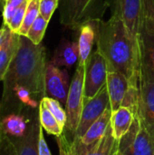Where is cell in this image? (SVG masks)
<instances>
[{
    "label": "cell",
    "instance_id": "obj_22",
    "mask_svg": "<svg viewBox=\"0 0 154 155\" xmlns=\"http://www.w3.org/2000/svg\"><path fill=\"white\" fill-rule=\"evenodd\" d=\"M39 0H30L25 14L23 24L19 29L18 34L20 35H26L33 23L39 16Z\"/></svg>",
    "mask_w": 154,
    "mask_h": 155
},
{
    "label": "cell",
    "instance_id": "obj_18",
    "mask_svg": "<svg viewBox=\"0 0 154 155\" xmlns=\"http://www.w3.org/2000/svg\"><path fill=\"white\" fill-rule=\"evenodd\" d=\"M80 34L78 37V48H79V60L78 64H85L88 57L91 54V51L96 40V29L95 22L86 23L79 28Z\"/></svg>",
    "mask_w": 154,
    "mask_h": 155
},
{
    "label": "cell",
    "instance_id": "obj_24",
    "mask_svg": "<svg viewBox=\"0 0 154 155\" xmlns=\"http://www.w3.org/2000/svg\"><path fill=\"white\" fill-rule=\"evenodd\" d=\"M48 23L49 22H47L43 16L39 15V16L31 25L25 36L34 45H40L44 36Z\"/></svg>",
    "mask_w": 154,
    "mask_h": 155
},
{
    "label": "cell",
    "instance_id": "obj_12",
    "mask_svg": "<svg viewBox=\"0 0 154 155\" xmlns=\"http://www.w3.org/2000/svg\"><path fill=\"white\" fill-rule=\"evenodd\" d=\"M38 112L32 116L28 130L22 137H9L16 149L17 155H38V134H39Z\"/></svg>",
    "mask_w": 154,
    "mask_h": 155
},
{
    "label": "cell",
    "instance_id": "obj_5",
    "mask_svg": "<svg viewBox=\"0 0 154 155\" xmlns=\"http://www.w3.org/2000/svg\"><path fill=\"white\" fill-rule=\"evenodd\" d=\"M112 15L117 16L124 24L126 30L139 52L141 34L144 17L143 0H107Z\"/></svg>",
    "mask_w": 154,
    "mask_h": 155
},
{
    "label": "cell",
    "instance_id": "obj_21",
    "mask_svg": "<svg viewBox=\"0 0 154 155\" xmlns=\"http://www.w3.org/2000/svg\"><path fill=\"white\" fill-rule=\"evenodd\" d=\"M141 43L147 50L154 65V20L144 11Z\"/></svg>",
    "mask_w": 154,
    "mask_h": 155
},
{
    "label": "cell",
    "instance_id": "obj_37",
    "mask_svg": "<svg viewBox=\"0 0 154 155\" xmlns=\"http://www.w3.org/2000/svg\"><path fill=\"white\" fill-rule=\"evenodd\" d=\"M5 1H6V0H3V2H4V3H5Z\"/></svg>",
    "mask_w": 154,
    "mask_h": 155
},
{
    "label": "cell",
    "instance_id": "obj_33",
    "mask_svg": "<svg viewBox=\"0 0 154 155\" xmlns=\"http://www.w3.org/2000/svg\"><path fill=\"white\" fill-rule=\"evenodd\" d=\"M144 11L154 20V0H143Z\"/></svg>",
    "mask_w": 154,
    "mask_h": 155
},
{
    "label": "cell",
    "instance_id": "obj_27",
    "mask_svg": "<svg viewBox=\"0 0 154 155\" xmlns=\"http://www.w3.org/2000/svg\"><path fill=\"white\" fill-rule=\"evenodd\" d=\"M26 0H6L3 7V23L7 25L17 11V9Z\"/></svg>",
    "mask_w": 154,
    "mask_h": 155
},
{
    "label": "cell",
    "instance_id": "obj_13",
    "mask_svg": "<svg viewBox=\"0 0 154 155\" xmlns=\"http://www.w3.org/2000/svg\"><path fill=\"white\" fill-rule=\"evenodd\" d=\"M34 109H26L23 113L8 114L2 116L3 134L8 137H22L29 127Z\"/></svg>",
    "mask_w": 154,
    "mask_h": 155
},
{
    "label": "cell",
    "instance_id": "obj_29",
    "mask_svg": "<svg viewBox=\"0 0 154 155\" xmlns=\"http://www.w3.org/2000/svg\"><path fill=\"white\" fill-rule=\"evenodd\" d=\"M0 155H17L15 146L5 134H4L0 143Z\"/></svg>",
    "mask_w": 154,
    "mask_h": 155
},
{
    "label": "cell",
    "instance_id": "obj_35",
    "mask_svg": "<svg viewBox=\"0 0 154 155\" xmlns=\"http://www.w3.org/2000/svg\"><path fill=\"white\" fill-rule=\"evenodd\" d=\"M4 5H5V3L3 2V0H0V6L4 7Z\"/></svg>",
    "mask_w": 154,
    "mask_h": 155
},
{
    "label": "cell",
    "instance_id": "obj_11",
    "mask_svg": "<svg viewBox=\"0 0 154 155\" xmlns=\"http://www.w3.org/2000/svg\"><path fill=\"white\" fill-rule=\"evenodd\" d=\"M71 148L74 155H114L118 151V141L113 136L110 124L105 134L98 142L85 145L73 140Z\"/></svg>",
    "mask_w": 154,
    "mask_h": 155
},
{
    "label": "cell",
    "instance_id": "obj_2",
    "mask_svg": "<svg viewBox=\"0 0 154 155\" xmlns=\"http://www.w3.org/2000/svg\"><path fill=\"white\" fill-rule=\"evenodd\" d=\"M97 50L107 62L108 72H119L137 85L139 52L123 21L112 15L107 21L95 22Z\"/></svg>",
    "mask_w": 154,
    "mask_h": 155
},
{
    "label": "cell",
    "instance_id": "obj_8",
    "mask_svg": "<svg viewBox=\"0 0 154 155\" xmlns=\"http://www.w3.org/2000/svg\"><path fill=\"white\" fill-rule=\"evenodd\" d=\"M108 74L107 62L103 55L96 50L92 53L85 63L84 98L95 96L106 84Z\"/></svg>",
    "mask_w": 154,
    "mask_h": 155
},
{
    "label": "cell",
    "instance_id": "obj_6",
    "mask_svg": "<svg viewBox=\"0 0 154 155\" xmlns=\"http://www.w3.org/2000/svg\"><path fill=\"white\" fill-rule=\"evenodd\" d=\"M118 152L123 155H154V142L139 116L129 131L118 140Z\"/></svg>",
    "mask_w": 154,
    "mask_h": 155
},
{
    "label": "cell",
    "instance_id": "obj_14",
    "mask_svg": "<svg viewBox=\"0 0 154 155\" xmlns=\"http://www.w3.org/2000/svg\"><path fill=\"white\" fill-rule=\"evenodd\" d=\"M129 86L130 81L124 74L119 72H108L106 87L110 98V106L113 112L122 106Z\"/></svg>",
    "mask_w": 154,
    "mask_h": 155
},
{
    "label": "cell",
    "instance_id": "obj_7",
    "mask_svg": "<svg viewBox=\"0 0 154 155\" xmlns=\"http://www.w3.org/2000/svg\"><path fill=\"white\" fill-rule=\"evenodd\" d=\"M84 75L85 64H78L70 84L67 102L65 104L67 114L65 128L73 134L76 132L83 111L84 101Z\"/></svg>",
    "mask_w": 154,
    "mask_h": 155
},
{
    "label": "cell",
    "instance_id": "obj_20",
    "mask_svg": "<svg viewBox=\"0 0 154 155\" xmlns=\"http://www.w3.org/2000/svg\"><path fill=\"white\" fill-rule=\"evenodd\" d=\"M38 115H39L40 124L48 134L54 135L55 137H59L64 134V128L58 123L55 117L52 114V113L45 107V105L41 101L38 107Z\"/></svg>",
    "mask_w": 154,
    "mask_h": 155
},
{
    "label": "cell",
    "instance_id": "obj_28",
    "mask_svg": "<svg viewBox=\"0 0 154 155\" xmlns=\"http://www.w3.org/2000/svg\"><path fill=\"white\" fill-rule=\"evenodd\" d=\"M59 0H39V12L47 22L50 21L55 9L58 8Z\"/></svg>",
    "mask_w": 154,
    "mask_h": 155
},
{
    "label": "cell",
    "instance_id": "obj_32",
    "mask_svg": "<svg viewBox=\"0 0 154 155\" xmlns=\"http://www.w3.org/2000/svg\"><path fill=\"white\" fill-rule=\"evenodd\" d=\"M10 31H11V30L9 29V27H8L5 24L3 23V25H2V26H1V28H0V48H1L2 45L5 44V42L6 38H7V36H8Z\"/></svg>",
    "mask_w": 154,
    "mask_h": 155
},
{
    "label": "cell",
    "instance_id": "obj_3",
    "mask_svg": "<svg viewBox=\"0 0 154 155\" xmlns=\"http://www.w3.org/2000/svg\"><path fill=\"white\" fill-rule=\"evenodd\" d=\"M137 88L136 115L140 117L154 142V65L142 43L139 48Z\"/></svg>",
    "mask_w": 154,
    "mask_h": 155
},
{
    "label": "cell",
    "instance_id": "obj_16",
    "mask_svg": "<svg viewBox=\"0 0 154 155\" xmlns=\"http://www.w3.org/2000/svg\"><path fill=\"white\" fill-rule=\"evenodd\" d=\"M112 113L113 111L111 109V106H109L104 111V113L90 126L86 133L79 140L74 141H79L81 143L85 145H90L98 142L105 134L111 124Z\"/></svg>",
    "mask_w": 154,
    "mask_h": 155
},
{
    "label": "cell",
    "instance_id": "obj_36",
    "mask_svg": "<svg viewBox=\"0 0 154 155\" xmlns=\"http://www.w3.org/2000/svg\"><path fill=\"white\" fill-rule=\"evenodd\" d=\"M114 155H123V153H121L120 152H118V151H117V152L115 153V154Z\"/></svg>",
    "mask_w": 154,
    "mask_h": 155
},
{
    "label": "cell",
    "instance_id": "obj_31",
    "mask_svg": "<svg viewBox=\"0 0 154 155\" xmlns=\"http://www.w3.org/2000/svg\"><path fill=\"white\" fill-rule=\"evenodd\" d=\"M38 155H52L50 149L47 145L44 135V129L39 124V134H38Z\"/></svg>",
    "mask_w": 154,
    "mask_h": 155
},
{
    "label": "cell",
    "instance_id": "obj_30",
    "mask_svg": "<svg viewBox=\"0 0 154 155\" xmlns=\"http://www.w3.org/2000/svg\"><path fill=\"white\" fill-rule=\"evenodd\" d=\"M56 142L59 148V155H74L71 148V143L64 134L61 136L56 137Z\"/></svg>",
    "mask_w": 154,
    "mask_h": 155
},
{
    "label": "cell",
    "instance_id": "obj_9",
    "mask_svg": "<svg viewBox=\"0 0 154 155\" xmlns=\"http://www.w3.org/2000/svg\"><path fill=\"white\" fill-rule=\"evenodd\" d=\"M109 106L110 98L106 84L99 91L95 96L89 99L84 98L83 111L78 127L75 134H74V140H79Z\"/></svg>",
    "mask_w": 154,
    "mask_h": 155
},
{
    "label": "cell",
    "instance_id": "obj_15",
    "mask_svg": "<svg viewBox=\"0 0 154 155\" xmlns=\"http://www.w3.org/2000/svg\"><path fill=\"white\" fill-rule=\"evenodd\" d=\"M78 60V43L71 42L65 38H62L50 62L58 67L71 68Z\"/></svg>",
    "mask_w": 154,
    "mask_h": 155
},
{
    "label": "cell",
    "instance_id": "obj_34",
    "mask_svg": "<svg viewBox=\"0 0 154 155\" xmlns=\"http://www.w3.org/2000/svg\"><path fill=\"white\" fill-rule=\"evenodd\" d=\"M4 134H3V130H2V113H1V102H0V143L2 142Z\"/></svg>",
    "mask_w": 154,
    "mask_h": 155
},
{
    "label": "cell",
    "instance_id": "obj_17",
    "mask_svg": "<svg viewBox=\"0 0 154 155\" xmlns=\"http://www.w3.org/2000/svg\"><path fill=\"white\" fill-rule=\"evenodd\" d=\"M134 118L135 114L130 108L124 106H121L112 113L111 128L113 134L117 141L129 131Z\"/></svg>",
    "mask_w": 154,
    "mask_h": 155
},
{
    "label": "cell",
    "instance_id": "obj_23",
    "mask_svg": "<svg viewBox=\"0 0 154 155\" xmlns=\"http://www.w3.org/2000/svg\"><path fill=\"white\" fill-rule=\"evenodd\" d=\"M41 102L45 105V107L52 113V114L55 117V119L58 121V123L65 128L66 123H67V114L66 111L63 108L62 104L51 97L44 96Z\"/></svg>",
    "mask_w": 154,
    "mask_h": 155
},
{
    "label": "cell",
    "instance_id": "obj_26",
    "mask_svg": "<svg viewBox=\"0 0 154 155\" xmlns=\"http://www.w3.org/2000/svg\"><path fill=\"white\" fill-rule=\"evenodd\" d=\"M122 106L130 108L136 115L138 106V88L137 85L130 84L128 91L125 94Z\"/></svg>",
    "mask_w": 154,
    "mask_h": 155
},
{
    "label": "cell",
    "instance_id": "obj_19",
    "mask_svg": "<svg viewBox=\"0 0 154 155\" xmlns=\"http://www.w3.org/2000/svg\"><path fill=\"white\" fill-rule=\"evenodd\" d=\"M20 45V35L10 31L5 44L0 48V82L3 81L5 74L15 56Z\"/></svg>",
    "mask_w": 154,
    "mask_h": 155
},
{
    "label": "cell",
    "instance_id": "obj_4",
    "mask_svg": "<svg viewBox=\"0 0 154 155\" xmlns=\"http://www.w3.org/2000/svg\"><path fill=\"white\" fill-rule=\"evenodd\" d=\"M108 7L107 0H59L60 22L72 30L91 22L103 20Z\"/></svg>",
    "mask_w": 154,
    "mask_h": 155
},
{
    "label": "cell",
    "instance_id": "obj_1",
    "mask_svg": "<svg viewBox=\"0 0 154 155\" xmlns=\"http://www.w3.org/2000/svg\"><path fill=\"white\" fill-rule=\"evenodd\" d=\"M46 64L44 45H34L25 35H20L18 51L3 79L2 100L6 99L17 88H24L29 91L35 100H42L45 96Z\"/></svg>",
    "mask_w": 154,
    "mask_h": 155
},
{
    "label": "cell",
    "instance_id": "obj_10",
    "mask_svg": "<svg viewBox=\"0 0 154 155\" xmlns=\"http://www.w3.org/2000/svg\"><path fill=\"white\" fill-rule=\"evenodd\" d=\"M70 84L69 74L65 69H61L51 62H47L44 79L45 96L54 98L65 106Z\"/></svg>",
    "mask_w": 154,
    "mask_h": 155
},
{
    "label": "cell",
    "instance_id": "obj_25",
    "mask_svg": "<svg viewBox=\"0 0 154 155\" xmlns=\"http://www.w3.org/2000/svg\"><path fill=\"white\" fill-rule=\"evenodd\" d=\"M30 0H26L18 9L17 11L15 12V14L14 15V16L12 17V19L9 21V23L6 25L9 29L14 32V33H17L19 32V29L23 24V21H24V17H25V11H26V8H27V5H28V3H29Z\"/></svg>",
    "mask_w": 154,
    "mask_h": 155
}]
</instances>
